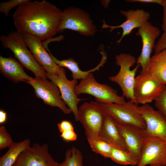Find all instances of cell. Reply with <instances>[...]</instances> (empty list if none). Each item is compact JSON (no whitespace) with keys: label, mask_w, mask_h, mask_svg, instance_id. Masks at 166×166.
I'll list each match as a JSON object with an SVG mask.
<instances>
[{"label":"cell","mask_w":166,"mask_h":166,"mask_svg":"<svg viewBox=\"0 0 166 166\" xmlns=\"http://www.w3.org/2000/svg\"><path fill=\"white\" fill-rule=\"evenodd\" d=\"M62 11L46 0L31 1L18 7L13 15L16 30L44 41L58 33Z\"/></svg>","instance_id":"1"},{"label":"cell","mask_w":166,"mask_h":166,"mask_svg":"<svg viewBox=\"0 0 166 166\" xmlns=\"http://www.w3.org/2000/svg\"><path fill=\"white\" fill-rule=\"evenodd\" d=\"M0 40L4 48L10 50L23 66L31 71L35 76L47 78L45 70L28 49L22 34L17 30L13 31L7 35H1Z\"/></svg>","instance_id":"2"},{"label":"cell","mask_w":166,"mask_h":166,"mask_svg":"<svg viewBox=\"0 0 166 166\" xmlns=\"http://www.w3.org/2000/svg\"><path fill=\"white\" fill-rule=\"evenodd\" d=\"M116 64L120 67L118 73L109 77L110 81L118 84L120 87L122 96L133 102V89L135 75L140 65L137 64L133 69L131 68L136 63L133 56L128 53H121L116 55Z\"/></svg>","instance_id":"3"},{"label":"cell","mask_w":166,"mask_h":166,"mask_svg":"<svg viewBox=\"0 0 166 166\" xmlns=\"http://www.w3.org/2000/svg\"><path fill=\"white\" fill-rule=\"evenodd\" d=\"M69 29L86 36H93L97 31L89 14L84 10L70 6L62 11L58 33Z\"/></svg>","instance_id":"4"},{"label":"cell","mask_w":166,"mask_h":166,"mask_svg":"<svg viewBox=\"0 0 166 166\" xmlns=\"http://www.w3.org/2000/svg\"><path fill=\"white\" fill-rule=\"evenodd\" d=\"M75 91L77 96L83 93L88 94L94 97L96 101L101 103L124 104L126 102L125 97L119 95L116 90L108 85L98 82L92 73L81 80L76 85Z\"/></svg>","instance_id":"5"},{"label":"cell","mask_w":166,"mask_h":166,"mask_svg":"<svg viewBox=\"0 0 166 166\" xmlns=\"http://www.w3.org/2000/svg\"><path fill=\"white\" fill-rule=\"evenodd\" d=\"M106 115L96 101L84 103L79 108L78 121L85 129L87 140L98 139Z\"/></svg>","instance_id":"6"},{"label":"cell","mask_w":166,"mask_h":166,"mask_svg":"<svg viewBox=\"0 0 166 166\" xmlns=\"http://www.w3.org/2000/svg\"><path fill=\"white\" fill-rule=\"evenodd\" d=\"M166 85L155 76L140 72L135 79L133 91V102L137 105L151 102L160 94Z\"/></svg>","instance_id":"7"},{"label":"cell","mask_w":166,"mask_h":166,"mask_svg":"<svg viewBox=\"0 0 166 166\" xmlns=\"http://www.w3.org/2000/svg\"><path fill=\"white\" fill-rule=\"evenodd\" d=\"M100 105L106 113L112 117L117 123L146 128V123L139 112V106L132 100L126 101L124 104L100 103Z\"/></svg>","instance_id":"8"},{"label":"cell","mask_w":166,"mask_h":166,"mask_svg":"<svg viewBox=\"0 0 166 166\" xmlns=\"http://www.w3.org/2000/svg\"><path fill=\"white\" fill-rule=\"evenodd\" d=\"M166 166V140L161 138L145 136L137 166Z\"/></svg>","instance_id":"9"},{"label":"cell","mask_w":166,"mask_h":166,"mask_svg":"<svg viewBox=\"0 0 166 166\" xmlns=\"http://www.w3.org/2000/svg\"><path fill=\"white\" fill-rule=\"evenodd\" d=\"M46 77L58 88L61 98L74 116L76 121H78V108L79 102L84 99L78 97L75 89L77 84V80H69L66 77V71L62 67L56 74H51L46 72Z\"/></svg>","instance_id":"10"},{"label":"cell","mask_w":166,"mask_h":166,"mask_svg":"<svg viewBox=\"0 0 166 166\" xmlns=\"http://www.w3.org/2000/svg\"><path fill=\"white\" fill-rule=\"evenodd\" d=\"M27 83L34 89L36 97L41 99L45 104L58 107L65 114L72 113L61 99L58 88L53 82L35 76Z\"/></svg>","instance_id":"11"},{"label":"cell","mask_w":166,"mask_h":166,"mask_svg":"<svg viewBox=\"0 0 166 166\" xmlns=\"http://www.w3.org/2000/svg\"><path fill=\"white\" fill-rule=\"evenodd\" d=\"M49 153L48 145L35 143L19 156L13 166H58Z\"/></svg>","instance_id":"12"},{"label":"cell","mask_w":166,"mask_h":166,"mask_svg":"<svg viewBox=\"0 0 166 166\" xmlns=\"http://www.w3.org/2000/svg\"><path fill=\"white\" fill-rule=\"evenodd\" d=\"M160 34L159 28L149 22L139 28L136 33V36L140 37L142 42L141 52L136 62L137 64L141 66V71L144 70L147 65L154 50L156 40Z\"/></svg>","instance_id":"13"},{"label":"cell","mask_w":166,"mask_h":166,"mask_svg":"<svg viewBox=\"0 0 166 166\" xmlns=\"http://www.w3.org/2000/svg\"><path fill=\"white\" fill-rule=\"evenodd\" d=\"M120 13L126 18V21L120 25L116 26H110L107 24L104 21L102 26V29L109 28L110 31L119 28L122 29L123 32L121 37L117 41L119 44L123 38L129 35L135 28L138 29L148 22L150 19V13L143 9L130 10L127 11L122 10Z\"/></svg>","instance_id":"14"},{"label":"cell","mask_w":166,"mask_h":166,"mask_svg":"<svg viewBox=\"0 0 166 166\" xmlns=\"http://www.w3.org/2000/svg\"><path fill=\"white\" fill-rule=\"evenodd\" d=\"M140 113L144 119L145 135L158 137L166 140V119L148 104L139 106Z\"/></svg>","instance_id":"15"},{"label":"cell","mask_w":166,"mask_h":166,"mask_svg":"<svg viewBox=\"0 0 166 166\" xmlns=\"http://www.w3.org/2000/svg\"><path fill=\"white\" fill-rule=\"evenodd\" d=\"M24 40L34 58L46 73H56L60 67L55 63L49 53L44 47L42 40L37 37L29 34H23Z\"/></svg>","instance_id":"16"},{"label":"cell","mask_w":166,"mask_h":166,"mask_svg":"<svg viewBox=\"0 0 166 166\" xmlns=\"http://www.w3.org/2000/svg\"><path fill=\"white\" fill-rule=\"evenodd\" d=\"M117 124L128 152L137 164L140 161L141 149L145 136L144 129L132 124Z\"/></svg>","instance_id":"17"},{"label":"cell","mask_w":166,"mask_h":166,"mask_svg":"<svg viewBox=\"0 0 166 166\" xmlns=\"http://www.w3.org/2000/svg\"><path fill=\"white\" fill-rule=\"evenodd\" d=\"M98 139L106 142L113 148L128 151L124 140L117 122L108 114L106 115Z\"/></svg>","instance_id":"18"},{"label":"cell","mask_w":166,"mask_h":166,"mask_svg":"<svg viewBox=\"0 0 166 166\" xmlns=\"http://www.w3.org/2000/svg\"><path fill=\"white\" fill-rule=\"evenodd\" d=\"M0 71L5 77L14 83H27L33 78L25 73L21 64L12 57L0 56Z\"/></svg>","instance_id":"19"},{"label":"cell","mask_w":166,"mask_h":166,"mask_svg":"<svg viewBox=\"0 0 166 166\" xmlns=\"http://www.w3.org/2000/svg\"><path fill=\"white\" fill-rule=\"evenodd\" d=\"M46 49L48 52L50 57L56 64L60 67H65L68 68L72 73L73 79L82 80L85 79L91 73L99 70L106 62L107 57L103 52L101 53L102 57L99 64L95 68L87 71H83L81 70L78 66V63L72 58L66 59L59 60L54 57L51 53L48 47Z\"/></svg>","instance_id":"20"},{"label":"cell","mask_w":166,"mask_h":166,"mask_svg":"<svg viewBox=\"0 0 166 166\" xmlns=\"http://www.w3.org/2000/svg\"><path fill=\"white\" fill-rule=\"evenodd\" d=\"M140 72L154 76L166 84V49L154 54L145 69Z\"/></svg>","instance_id":"21"},{"label":"cell","mask_w":166,"mask_h":166,"mask_svg":"<svg viewBox=\"0 0 166 166\" xmlns=\"http://www.w3.org/2000/svg\"><path fill=\"white\" fill-rule=\"evenodd\" d=\"M30 140L26 139L13 143L0 158V166H13L20 155L30 146Z\"/></svg>","instance_id":"22"},{"label":"cell","mask_w":166,"mask_h":166,"mask_svg":"<svg viewBox=\"0 0 166 166\" xmlns=\"http://www.w3.org/2000/svg\"><path fill=\"white\" fill-rule=\"evenodd\" d=\"M58 166H84L81 152L74 147L68 149L65 152V160Z\"/></svg>","instance_id":"23"},{"label":"cell","mask_w":166,"mask_h":166,"mask_svg":"<svg viewBox=\"0 0 166 166\" xmlns=\"http://www.w3.org/2000/svg\"><path fill=\"white\" fill-rule=\"evenodd\" d=\"M110 158L115 162L122 165H137V164L127 151L113 148Z\"/></svg>","instance_id":"24"},{"label":"cell","mask_w":166,"mask_h":166,"mask_svg":"<svg viewBox=\"0 0 166 166\" xmlns=\"http://www.w3.org/2000/svg\"><path fill=\"white\" fill-rule=\"evenodd\" d=\"M92 150L105 158H110L113 148L106 142L98 139L88 140Z\"/></svg>","instance_id":"25"},{"label":"cell","mask_w":166,"mask_h":166,"mask_svg":"<svg viewBox=\"0 0 166 166\" xmlns=\"http://www.w3.org/2000/svg\"><path fill=\"white\" fill-rule=\"evenodd\" d=\"M30 0H10L0 2V12L8 17L10 11L16 6H19Z\"/></svg>","instance_id":"26"},{"label":"cell","mask_w":166,"mask_h":166,"mask_svg":"<svg viewBox=\"0 0 166 166\" xmlns=\"http://www.w3.org/2000/svg\"><path fill=\"white\" fill-rule=\"evenodd\" d=\"M154 101L155 106L157 109V111L166 119V85Z\"/></svg>","instance_id":"27"},{"label":"cell","mask_w":166,"mask_h":166,"mask_svg":"<svg viewBox=\"0 0 166 166\" xmlns=\"http://www.w3.org/2000/svg\"><path fill=\"white\" fill-rule=\"evenodd\" d=\"M13 142L5 126L1 125L0 127V149L9 148Z\"/></svg>","instance_id":"28"},{"label":"cell","mask_w":166,"mask_h":166,"mask_svg":"<svg viewBox=\"0 0 166 166\" xmlns=\"http://www.w3.org/2000/svg\"><path fill=\"white\" fill-rule=\"evenodd\" d=\"M166 49V33L164 32L156 43L154 51L157 53Z\"/></svg>","instance_id":"29"},{"label":"cell","mask_w":166,"mask_h":166,"mask_svg":"<svg viewBox=\"0 0 166 166\" xmlns=\"http://www.w3.org/2000/svg\"><path fill=\"white\" fill-rule=\"evenodd\" d=\"M60 136L64 140L67 141H73L77 140V135L74 130H70L61 133Z\"/></svg>","instance_id":"30"},{"label":"cell","mask_w":166,"mask_h":166,"mask_svg":"<svg viewBox=\"0 0 166 166\" xmlns=\"http://www.w3.org/2000/svg\"><path fill=\"white\" fill-rule=\"evenodd\" d=\"M57 126L61 133L66 131L74 130L73 124L68 121L63 120L58 123Z\"/></svg>","instance_id":"31"},{"label":"cell","mask_w":166,"mask_h":166,"mask_svg":"<svg viewBox=\"0 0 166 166\" xmlns=\"http://www.w3.org/2000/svg\"><path fill=\"white\" fill-rule=\"evenodd\" d=\"M130 2H140L144 3H156L161 6H163L164 0H126Z\"/></svg>","instance_id":"32"},{"label":"cell","mask_w":166,"mask_h":166,"mask_svg":"<svg viewBox=\"0 0 166 166\" xmlns=\"http://www.w3.org/2000/svg\"><path fill=\"white\" fill-rule=\"evenodd\" d=\"M162 6L163 8V14L162 29L164 32L166 33V0H164Z\"/></svg>","instance_id":"33"},{"label":"cell","mask_w":166,"mask_h":166,"mask_svg":"<svg viewBox=\"0 0 166 166\" xmlns=\"http://www.w3.org/2000/svg\"><path fill=\"white\" fill-rule=\"evenodd\" d=\"M7 119L6 113L3 110H0V124H1L4 123L6 121Z\"/></svg>","instance_id":"34"}]
</instances>
